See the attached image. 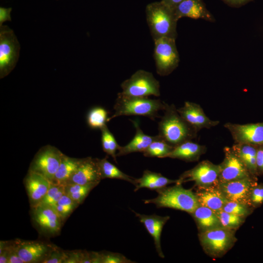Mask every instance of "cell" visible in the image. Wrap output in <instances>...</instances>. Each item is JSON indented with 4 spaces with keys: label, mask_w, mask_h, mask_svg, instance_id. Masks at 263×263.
<instances>
[{
    "label": "cell",
    "mask_w": 263,
    "mask_h": 263,
    "mask_svg": "<svg viewBox=\"0 0 263 263\" xmlns=\"http://www.w3.org/2000/svg\"><path fill=\"white\" fill-rule=\"evenodd\" d=\"M164 114L158 123V135L175 147L195 138L198 132L179 114L173 104L166 103Z\"/></svg>",
    "instance_id": "obj_1"
},
{
    "label": "cell",
    "mask_w": 263,
    "mask_h": 263,
    "mask_svg": "<svg viewBox=\"0 0 263 263\" xmlns=\"http://www.w3.org/2000/svg\"><path fill=\"white\" fill-rule=\"evenodd\" d=\"M146 19L154 40L162 38L176 39L177 19L174 10L162 0L148 4L146 8Z\"/></svg>",
    "instance_id": "obj_2"
},
{
    "label": "cell",
    "mask_w": 263,
    "mask_h": 263,
    "mask_svg": "<svg viewBox=\"0 0 263 263\" xmlns=\"http://www.w3.org/2000/svg\"><path fill=\"white\" fill-rule=\"evenodd\" d=\"M157 196L145 200V204H153L157 207H168L187 212L191 214L200 205L195 193L184 188L181 184L164 187L156 190Z\"/></svg>",
    "instance_id": "obj_3"
},
{
    "label": "cell",
    "mask_w": 263,
    "mask_h": 263,
    "mask_svg": "<svg viewBox=\"0 0 263 263\" xmlns=\"http://www.w3.org/2000/svg\"><path fill=\"white\" fill-rule=\"evenodd\" d=\"M165 106L166 103L159 99L129 96L119 93L113 107L114 113L108 121L118 116L129 115L144 116L154 120Z\"/></svg>",
    "instance_id": "obj_4"
},
{
    "label": "cell",
    "mask_w": 263,
    "mask_h": 263,
    "mask_svg": "<svg viewBox=\"0 0 263 263\" xmlns=\"http://www.w3.org/2000/svg\"><path fill=\"white\" fill-rule=\"evenodd\" d=\"M235 230L224 227L210 229L198 234L200 244L205 252L211 258L222 257L237 241Z\"/></svg>",
    "instance_id": "obj_5"
},
{
    "label": "cell",
    "mask_w": 263,
    "mask_h": 263,
    "mask_svg": "<svg viewBox=\"0 0 263 263\" xmlns=\"http://www.w3.org/2000/svg\"><path fill=\"white\" fill-rule=\"evenodd\" d=\"M122 94L132 97H148L160 95L159 82L153 74L143 70L136 71L121 84Z\"/></svg>",
    "instance_id": "obj_6"
},
{
    "label": "cell",
    "mask_w": 263,
    "mask_h": 263,
    "mask_svg": "<svg viewBox=\"0 0 263 263\" xmlns=\"http://www.w3.org/2000/svg\"><path fill=\"white\" fill-rule=\"evenodd\" d=\"M20 45L14 31L7 25L0 26V78L15 68L19 56Z\"/></svg>",
    "instance_id": "obj_7"
},
{
    "label": "cell",
    "mask_w": 263,
    "mask_h": 263,
    "mask_svg": "<svg viewBox=\"0 0 263 263\" xmlns=\"http://www.w3.org/2000/svg\"><path fill=\"white\" fill-rule=\"evenodd\" d=\"M154 41V58L157 73L161 76L168 75L178 67L180 61L175 39L162 38Z\"/></svg>",
    "instance_id": "obj_8"
},
{
    "label": "cell",
    "mask_w": 263,
    "mask_h": 263,
    "mask_svg": "<svg viewBox=\"0 0 263 263\" xmlns=\"http://www.w3.org/2000/svg\"><path fill=\"white\" fill-rule=\"evenodd\" d=\"M63 154L54 146L49 145L44 146L35 155L29 170L43 175L51 182Z\"/></svg>",
    "instance_id": "obj_9"
},
{
    "label": "cell",
    "mask_w": 263,
    "mask_h": 263,
    "mask_svg": "<svg viewBox=\"0 0 263 263\" xmlns=\"http://www.w3.org/2000/svg\"><path fill=\"white\" fill-rule=\"evenodd\" d=\"M220 168L208 160L200 162L193 168L184 172L178 179L177 183L193 181L197 187L218 186Z\"/></svg>",
    "instance_id": "obj_10"
},
{
    "label": "cell",
    "mask_w": 263,
    "mask_h": 263,
    "mask_svg": "<svg viewBox=\"0 0 263 263\" xmlns=\"http://www.w3.org/2000/svg\"><path fill=\"white\" fill-rule=\"evenodd\" d=\"M31 207L33 220L42 232L50 236L59 233L63 221L53 206L39 204Z\"/></svg>",
    "instance_id": "obj_11"
},
{
    "label": "cell",
    "mask_w": 263,
    "mask_h": 263,
    "mask_svg": "<svg viewBox=\"0 0 263 263\" xmlns=\"http://www.w3.org/2000/svg\"><path fill=\"white\" fill-rule=\"evenodd\" d=\"M225 157L219 164V183L250 177V173L232 147L224 149Z\"/></svg>",
    "instance_id": "obj_12"
},
{
    "label": "cell",
    "mask_w": 263,
    "mask_h": 263,
    "mask_svg": "<svg viewBox=\"0 0 263 263\" xmlns=\"http://www.w3.org/2000/svg\"><path fill=\"white\" fill-rule=\"evenodd\" d=\"M224 126L236 143L263 145V123L244 125L227 123Z\"/></svg>",
    "instance_id": "obj_13"
},
{
    "label": "cell",
    "mask_w": 263,
    "mask_h": 263,
    "mask_svg": "<svg viewBox=\"0 0 263 263\" xmlns=\"http://www.w3.org/2000/svg\"><path fill=\"white\" fill-rule=\"evenodd\" d=\"M17 252L25 263H42L56 246L41 241L16 240Z\"/></svg>",
    "instance_id": "obj_14"
},
{
    "label": "cell",
    "mask_w": 263,
    "mask_h": 263,
    "mask_svg": "<svg viewBox=\"0 0 263 263\" xmlns=\"http://www.w3.org/2000/svg\"><path fill=\"white\" fill-rule=\"evenodd\" d=\"M254 183L250 177L219 183L218 187L228 201L251 206L249 197Z\"/></svg>",
    "instance_id": "obj_15"
},
{
    "label": "cell",
    "mask_w": 263,
    "mask_h": 263,
    "mask_svg": "<svg viewBox=\"0 0 263 263\" xmlns=\"http://www.w3.org/2000/svg\"><path fill=\"white\" fill-rule=\"evenodd\" d=\"M181 116L197 132L204 128L209 129L218 125L219 121L209 119L202 107L195 103L186 101L183 107L177 109Z\"/></svg>",
    "instance_id": "obj_16"
},
{
    "label": "cell",
    "mask_w": 263,
    "mask_h": 263,
    "mask_svg": "<svg viewBox=\"0 0 263 263\" xmlns=\"http://www.w3.org/2000/svg\"><path fill=\"white\" fill-rule=\"evenodd\" d=\"M51 184V182L43 175L29 170L24 179V184L31 207L40 203Z\"/></svg>",
    "instance_id": "obj_17"
},
{
    "label": "cell",
    "mask_w": 263,
    "mask_h": 263,
    "mask_svg": "<svg viewBox=\"0 0 263 263\" xmlns=\"http://www.w3.org/2000/svg\"><path fill=\"white\" fill-rule=\"evenodd\" d=\"M173 10L178 20L187 17L195 19H203L210 22L215 21L203 0H184Z\"/></svg>",
    "instance_id": "obj_18"
},
{
    "label": "cell",
    "mask_w": 263,
    "mask_h": 263,
    "mask_svg": "<svg viewBox=\"0 0 263 263\" xmlns=\"http://www.w3.org/2000/svg\"><path fill=\"white\" fill-rule=\"evenodd\" d=\"M101 180L97 158L88 157L82 158L79 167L72 175L67 184H87L100 182Z\"/></svg>",
    "instance_id": "obj_19"
},
{
    "label": "cell",
    "mask_w": 263,
    "mask_h": 263,
    "mask_svg": "<svg viewBox=\"0 0 263 263\" xmlns=\"http://www.w3.org/2000/svg\"><path fill=\"white\" fill-rule=\"evenodd\" d=\"M133 212L153 238L155 247L159 256L164 258L165 256L161 246V234L163 228L169 220V217L161 216L156 214L148 215L141 214L134 211Z\"/></svg>",
    "instance_id": "obj_20"
},
{
    "label": "cell",
    "mask_w": 263,
    "mask_h": 263,
    "mask_svg": "<svg viewBox=\"0 0 263 263\" xmlns=\"http://www.w3.org/2000/svg\"><path fill=\"white\" fill-rule=\"evenodd\" d=\"M200 206L215 212L222 209L228 201L218 186L197 187L195 192Z\"/></svg>",
    "instance_id": "obj_21"
},
{
    "label": "cell",
    "mask_w": 263,
    "mask_h": 263,
    "mask_svg": "<svg viewBox=\"0 0 263 263\" xmlns=\"http://www.w3.org/2000/svg\"><path fill=\"white\" fill-rule=\"evenodd\" d=\"M135 129V133L132 140L126 145L120 146L116 156H121L136 152H143L159 135L150 136L146 134L141 129L138 120H131Z\"/></svg>",
    "instance_id": "obj_22"
},
{
    "label": "cell",
    "mask_w": 263,
    "mask_h": 263,
    "mask_svg": "<svg viewBox=\"0 0 263 263\" xmlns=\"http://www.w3.org/2000/svg\"><path fill=\"white\" fill-rule=\"evenodd\" d=\"M206 151V147L191 140L184 142L174 147L167 157L185 161H195Z\"/></svg>",
    "instance_id": "obj_23"
},
{
    "label": "cell",
    "mask_w": 263,
    "mask_h": 263,
    "mask_svg": "<svg viewBox=\"0 0 263 263\" xmlns=\"http://www.w3.org/2000/svg\"><path fill=\"white\" fill-rule=\"evenodd\" d=\"M191 215L199 232L223 227L216 212L207 207L199 205Z\"/></svg>",
    "instance_id": "obj_24"
},
{
    "label": "cell",
    "mask_w": 263,
    "mask_h": 263,
    "mask_svg": "<svg viewBox=\"0 0 263 263\" xmlns=\"http://www.w3.org/2000/svg\"><path fill=\"white\" fill-rule=\"evenodd\" d=\"M178 180L169 179L160 173L152 172L149 170L144 171L141 177L136 179L134 191L141 188H147L152 190H157L171 184H176Z\"/></svg>",
    "instance_id": "obj_25"
},
{
    "label": "cell",
    "mask_w": 263,
    "mask_h": 263,
    "mask_svg": "<svg viewBox=\"0 0 263 263\" xmlns=\"http://www.w3.org/2000/svg\"><path fill=\"white\" fill-rule=\"evenodd\" d=\"M82 159L74 158L63 154L60 165L51 183L65 186L77 169Z\"/></svg>",
    "instance_id": "obj_26"
},
{
    "label": "cell",
    "mask_w": 263,
    "mask_h": 263,
    "mask_svg": "<svg viewBox=\"0 0 263 263\" xmlns=\"http://www.w3.org/2000/svg\"><path fill=\"white\" fill-rule=\"evenodd\" d=\"M232 149L244 163L250 174L257 172L256 165L257 148L255 146L236 143L232 147Z\"/></svg>",
    "instance_id": "obj_27"
},
{
    "label": "cell",
    "mask_w": 263,
    "mask_h": 263,
    "mask_svg": "<svg viewBox=\"0 0 263 263\" xmlns=\"http://www.w3.org/2000/svg\"><path fill=\"white\" fill-rule=\"evenodd\" d=\"M97 164L101 179L105 178L120 179L127 181L135 186L136 179L120 170L108 160L107 157L101 159H97Z\"/></svg>",
    "instance_id": "obj_28"
},
{
    "label": "cell",
    "mask_w": 263,
    "mask_h": 263,
    "mask_svg": "<svg viewBox=\"0 0 263 263\" xmlns=\"http://www.w3.org/2000/svg\"><path fill=\"white\" fill-rule=\"evenodd\" d=\"M100 182H93L87 184H69L64 186L65 193L80 205L89 192Z\"/></svg>",
    "instance_id": "obj_29"
},
{
    "label": "cell",
    "mask_w": 263,
    "mask_h": 263,
    "mask_svg": "<svg viewBox=\"0 0 263 263\" xmlns=\"http://www.w3.org/2000/svg\"><path fill=\"white\" fill-rule=\"evenodd\" d=\"M174 147L169 145L159 136L143 152L146 157L166 158Z\"/></svg>",
    "instance_id": "obj_30"
},
{
    "label": "cell",
    "mask_w": 263,
    "mask_h": 263,
    "mask_svg": "<svg viewBox=\"0 0 263 263\" xmlns=\"http://www.w3.org/2000/svg\"><path fill=\"white\" fill-rule=\"evenodd\" d=\"M108 113L101 107L93 108L89 112L87 116L88 126L92 129L101 130L106 125L108 119Z\"/></svg>",
    "instance_id": "obj_31"
},
{
    "label": "cell",
    "mask_w": 263,
    "mask_h": 263,
    "mask_svg": "<svg viewBox=\"0 0 263 263\" xmlns=\"http://www.w3.org/2000/svg\"><path fill=\"white\" fill-rule=\"evenodd\" d=\"M101 132V143L103 150L108 155L111 156L114 161H116V151H118L120 146L110 131L107 125L102 128Z\"/></svg>",
    "instance_id": "obj_32"
},
{
    "label": "cell",
    "mask_w": 263,
    "mask_h": 263,
    "mask_svg": "<svg viewBox=\"0 0 263 263\" xmlns=\"http://www.w3.org/2000/svg\"><path fill=\"white\" fill-rule=\"evenodd\" d=\"M79 205L69 196L64 193L53 207L62 221H64Z\"/></svg>",
    "instance_id": "obj_33"
},
{
    "label": "cell",
    "mask_w": 263,
    "mask_h": 263,
    "mask_svg": "<svg viewBox=\"0 0 263 263\" xmlns=\"http://www.w3.org/2000/svg\"><path fill=\"white\" fill-rule=\"evenodd\" d=\"M215 212L223 227L235 231L241 226L245 218L226 212L222 209Z\"/></svg>",
    "instance_id": "obj_34"
},
{
    "label": "cell",
    "mask_w": 263,
    "mask_h": 263,
    "mask_svg": "<svg viewBox=\"0 0 263 263\" xmlns=\"http://www.w3.org/2000/svg\"><path fill=\"white\" fill-rule=\"evenodd\" d=\"M64 193V186L51 183L48 190L39 204L53 207Z\"/></svg>",
    "instance_id": "obj_35"
},
{
    "label": "cell",
    "mask_w": 263,
    "mask_h": 263,
    "mask_svg": "<svg viewBox=\"0 0 263 263\" xmlns=\"http://www.w3.org/2000/svg\"><path fill=\"white\" fill-rule=\"evenodd\" d=\"M249 206L234 201H228L222 210L237 216L246 218L250 213Z\"/></svg>",
    "instance_id": "obj_36"
},
{
    "label": "cell",
    "mask_w": 263,
    "mask_h": 263,
    "mask_svg": "<svg viewBox=\"0 0 263 263\" xmlns=\"http://www.w3.org/2000/svg\"><path fill=\"white\" fill-rule=\"evenodd\" d=\"M99 253L100 256V263H134V262H132L120 253L105 251Z\"/></svg>",
    "instance_id": "obj_37"
},
{
    "label": "cell",
    "mask_w": 263,
    "mask_h": 263,
    "mask_svg": "<svg viewBox=\"0 0 263 263\" xmlns=\"http://www.w3.org/2000/svg\"><path fill=\"white\" fill-rule=\"evenodd\" d=\"M67 257V252L56 246L50 252L42 263H64Z\"/></svg>",
    "instance_id": "obj_38"
},
{
    "label": "cell",
    "mask_w": 263,
    "mask_h": 263,
    "mask_svg": "<svg viewBox=\"0 0 263 263\" xmlns=\"http://www.w3.org/2000/svg\"><path fill=\"white\" fill-rule=\"evenodd\" d=\"M250 205L258 206L263 202V186H254L249 197Z\"/></svg>",
    "instance_id": "obj_39"
},
{
    "label": "cell",
    "mask_w": 263,
    "mask_h": 263,
    "mask_svg": "<svg viewBox=\"0 0 263 263\" xmlns=\"http://www.w3.org/2000/svg\"><path fill=\"white\" fill-rule=\"evenodd\" d=\"M8 250L7 263H25L17 252L16 241L8 242Z\"/></svg>",
    "instance_id": "obj_40"
},
{
    "label": "cell",
    "mask_w": 263,
    "mask_h": 263,
    "mask_svg": "<svg viewBox=\"0 0 263 263\" xmlns=\"http://www.w3.org/2000/svg\"><path fill=\"white\" fill-rule=\"evenodd\" d=\"M81 250L67 252V257L64 263H80Z\"/></svg>",
    "instance_id": "obj_41"
},
{
    "label": "cell",
    "mask_w": 263,
    "mask_h": 263,
    "mask_svg": "<svg viewBox=\"0 0 263 263\" xmlns=\"http://www.w3.org/2000/svg\"><path fill=\"white\" fill-rule=\"evenodd\" d=\"M12 8L0 7V26L5 21H11V12Z\"/></svg>",
    "instance_id": "obj_42"
},
{
    "label": "cell",
    "mask_w": 263,
    "mask_h": 263,
    "mask_svg": "<svg viewBox=\"0 0 263 263\" xmlns=\"http://www.w3.org/2000/svg\"><path fill=\"white\" fill-rule=\"evenodd\" d=\"M229 6L238 8L254 0H221Z\"/></svg>",
    "instance_id": "obj_43"
},
{
    "label": "cell",
    "mask_w": 263,
    "mask_h": 263,
    "mask_svg": "<svg viewBox=\"0 0 263 263\" xmlns=\"http://www.w3.org/2000/svg\"><path fill=\"white\" fill-rule=\"evenodd\" d=\"M256 165L257 171L263 172V147L257 149Z\"/></svg>",
    "instance_id": "obj_44"
},
{
    "label": "cell",
    "mask_w": 263,
    "mask_h": 263,
    "mask_svg": "<svg viewBox=\"0 0 263 263\" xmlns=\"http://www.w3.org/2000/svg\"><path fill=\"white\" fill-rule=\"evenodd\" d=\"M184 0H162L167 5L174 9L180 3Z\"/></svg>",
    "instance_id": "obj_45"
}]
</instances>
